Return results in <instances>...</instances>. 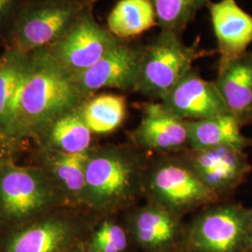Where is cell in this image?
Masks as SVG:
<instances>
[{
    "label": "cell",
    "mask_w": 252,
    "mask_h": 252,
    "mask_svg": "<svg viewBox=\"0 0 252 252\" xmlns=\"http://www.w3.org/2000/svg\"><path fill=\"white\" fill-rule=\"evenodd\" d=\"M143 158L126 147L90 150L82 205L103 214L131 207L144 194Z\"/></svg>",
    "instance_id": "6da1fadb"
},
{
    "label": "cell",
    "mask_w": 252,
    "mask_h": 252,
    "mask_svg": "<svg viewBox=\"0 0 252 252\" xmlns=\"http://www.w3.org/2000/svg\"><path fill=\"white\" fill-rule=\"evenodd\" d=\"M175 252V251H167V252Z\"/></svg>",
    "instance_id": "f1b7e54d"
},
{
    "label": "cell",
    "mask_w": 252,
    "mask_h": 252,
    "mask_svg": "<svg viewBox=\"0 0 252 252\" xmlns=\"http://www.w3.org/2000/svg\"><path fill=\"white\" fill-rule=\"evenodd\" d=\"M130 239L126 227L108 218L93 231L85 245L88 252H126Z\"/></svg>",
    "instance_id": "603a6c76"
},
{
    "label": "cell",
    "mask_w": 252,
    "mask_h": 252,
    "mask_svg": "<svg viewBox=\"0 0 252 252\" xmlns=\"http://www.w3.org/2000/svg\"><path fill=\"white\" fill-rule=\"evenodd\" d=\"M250 251L252 252V208H251V218H250Z\"/></svg>",
    "instance_id": "83f0119b"
},
{
    "label": "cell",
    "mask_w": 252,
    "mask_h": 252,
    "mask_svg": "<svg viewBox=\"0 0 252 252\" xmlns=\"http://www.w3.org/2000/svg\"><path fill=\"white\" fill-rule=\"evenodd\" d=\"M182 160L219 200L233 193L252 171L244 151L230 147L190 150Z\"/></svg>",
    "instance_id": "30bf717a"
},
{
    "label": "cell",
    "mask_w": 252,
    "mask_h": 252,
    "mask_svg": "<svg viewBox=\"0 0 252 252\" xmlns=\"http://www.w3.org/2000/svg\"><path fill=\"white\" fill-rule=\"evenodd\" d=\"M77 220L61 214H48L24 225L4 230L0 252H64L82 242Z\"/></svg>",
    "instance_id": "ba28073f"
},
{
    "label": "cell",
    "mask_w": 252,
    "mask_h": 252,
    "mask_svg": "<svg viewBox=\"0 0 252 252\" xmlns=\"http://www.w3.org/2000/svg\"><path fill=\"white\" fill-rule=\"evenodd\" d=\"M211 54L198 44L186 45L180 34L160 30L144 44L134 91L160 102L193 68L196 60Z\"/></svg>",
    "instance_id": "277c9868"
},
{
    "label": "cell",
    "mask_w": 252,
    "mask_h": 252,
    "mask_svg": "<svg viewBox=\"0 0 252 252\" xmlns=\"http://www.w3.org/2000/svg\"><path fill=\"white\" fill-rule=\"evenodd\" d=\"M220 55L218 68L249 53L252 44V15L236 0L210 1L207 7Z\"/></svg>",
    "instance_id": "8fae6325"
},
{
    "label": "cell",
    "mask_w": 252,
    "mask_h": 252,
    "mask_svg": "<svg viewBox=\"0 0 252 252\" xmlns=\"http://www.w3.org/2000/svg\"><path fill=\"white\" fill-rule=\"evenodd\" d=\"M7 139H4L2 137H0V166L2 165V163L4 162H6L7 160L5 159V156H6V143Z\"/></svg>",
    "instance_id": "d4e9b609"
},
{
    "label": "cell",
    "mask_w": 252,
    "mask_h": 252,
    "mask_svg": "<svg viewBox=\"0 0 252 252\" xmlns=\"http://www.w3.org/2000/svg\"><path fill=\"white\" fill-rule=\"evenodd\" d=\"M46 171L63 192L67 203L82 204L89 153H64L48 150Z\"/></svg>",
    "instance_id": "ac0fdd59"
},
{
    "label": "cell",
    "mask_w": 252,
    "mask_h": 252,
    "mask_svg": "<svg viewBox=\"0 0 252 252\" xmlns=\"http://www.w3.org/2000/svg\"><path fill=\"white\" fill-rule=\"evenodd\" d=\"M160 102L173 114L187 122L229 113L215 82L205 80L193 68Z\"/></svg>",
    "instance_id": "4fadbf2b"
},
{
    "label": "cell",
    "mask_w": 252,
    "mask_h": 252,
    "mask_svg": "<svg viewBox=\"0 0 252 252\" xmlns=\"http://www.w3.org/2000/svg\"><path fill=\"white\" fill-rule=\"evenodd\" d=\"M83 98L57 66L27 72L14 102L7 137L41 135L57 118L79 108Z\"/></svg>",
    "instance_id": "7a4b0ae2"
},
{
    "label": "cell",
    "mask_w": 252,
    "mask_h": 252,
    "mask_svg": "<svg viewBox=\"0 0 252 252\" xmlns=\"http://www.w3.org/2000/svg\"><path fill=\"white\" fill-rule=\"evenodd\" d=\"M143 48L144 44L122 40L98 62L71 81L84 97L106 88L134 91Z\"/></svg>",
    "instance_id": "9c48e42d"
},
{
    "label": "cell",
    "mask_w": 252,
    "mask_h": 252,
    "mask_svg": "<svg viewBox=\"0 0 252 252\" xmlns=\"http://www.w3.org/2000/svg\"><path fill=\"white\" fill-rule=\"evenodd\" d=\"M27 71L13 66L0 67V137L8 139L7 131L14 102Z\"/></svg>",
    "instance_id": "cb8c5ba5"
},
{
    "label": "cell",
    "mask_w": 252,
    "mask_h": 252,
    "mask_svg": "<svg viewBox=\"0 0 252 252\" xmlns=\"http://www.w3.org/2000/svg\"><path fill=\"white\" fill-rule=\"evenodd\" d=\"M67 203L49 173L6 161L0 166V228L8 230L50 214Z\"/></svg>",
    "instance_id": "3957f363"
},
{
    "label": "cell",
    "mask_w": 252,
    "mask_h": 252,
    "mask_svg": "<svg viewBox=\"0 0 252 252\" xmlns=\"http://www.w3.org/2000/svg\"><path fill=\"white\" fill-rule=\"evenodd\" d=\"M80 107L57 118L48 127L45 134L48 150L64 153L90 151L93 133L81 116Z\"/></svg>",
    "instance_id": "ffe728a7"
},
{
    "label": "cell",
    "mask_w": 252,
    "mask_h": 252,
    "mask_svg": "<svg viewBox=\"0 0 252 252\" xmlns=\"http://www.w3.org/2000/svg\"><path fill=\"white\" fill-rule=\"evenodd\" d=\"M131 137L138 147L154 152L174 151L189 146L187 122L173 114L159 101L142 105L140 122Z\"/></svg>",
    "instance_id": "5bb4252c"
},
{
    "label": "cell",
    "mask_w": 252,
    "mask_h": 252,
    "mask_svg": "<svg viewBox=\"0 0 252 252\" xmlns=\"http://www.w3.org/2000/svg\"><path fill=\"white\" fill-rule=\"evenodd\" d=\"M251 252V251H250V252Z\"/></svg>",
    "instance_id": "f546056e"
},
{
    "label": "cell",
    "mask_w": 252,
    "mask_h": 252,
    "mask_svg": "<svg viewBox=\"0 0 252 252\" xmlns=\"http://www.w3.org/2000/svg\"><path fill=\"white\" fill-rule=\"evenodd\" d=\"M108 30L117 38L128 40L157 27L151 0H119L108 14Z\"/></svg>",
    "instance_id": "d6986e66"
},
{
    "label": "cell",
    "mask_w": 252,
    "mask_h": 252,
    "mask_svg": "<svg viewBox=\"0 0 252 252\" xmlns=\"http://www.w3.org/2000/svg\"><path fill=\"white\" fill-rule=\"evenodd\" d=\"M80 110L92 133L108 134L124 124L127 114V103L123 95L102 94L84 101Z\"/></svg>",
    "instance_id": "44dd1931"
},
{
    "label": "cell",
    "mask_w": 252,
    "mask_h": 252,
    "mask_svg": "<svg viewBox=\"0 0 252 252\" xmlns=\"http://www.w3.org/2000/svg\"></svg>",
    "instance_id": "4dcf8cb0"
},
{
    "label": "cell",
    "mask_w": 252,
    "mask_h": 252,
    "mask_svg": "<svg viewBox=\"0 0 252 252\" xmlns=\"http://www.w3.org/2000/svg\"><path fill=\"white\" fill-rule=\"evenodd\" d=\"M157 27L161 31L180 34L211 0H151Z\"/></svg>",
    "instance_id": "7402d4cb"
},
{
    "label": "cell",
    "mask_w": 252,
    "mask_h": 252,
    "mask_svg": "<svg viewBox=\"0 0 252 252\" xmlns=\"http://www.w3.org/2000/svg\"><path fill=\"white\" fill-rule=\"evenodd\" d=\"M187 126L189 147L192 151L219 147H230L244 151L252 145V139L242 133L241 123L230 113L187 122Z\"/></svg>",
    "instance_id": "2e32d148"
},
{
    "label": "cell",
    "mask_w": 252,
    "mask_h": 252,
    "mask_svg": "<svg viewBox=\"0 0 252 252\" xmlns=\"http://www.w3.org/2000/svg\"><path fill=\"white\" fill-rule=\"evenodd\" d=\"M88 252L87 249H86V245H85V241L80 242L75 246H73L72 248H70L69 250H67L66 252Z\"/></svg>",
    "instance_id": "484cf974"
},
{
    "label": "cell",
    "mask_w": 252,
    "mask_h": 252,
    "mask_svg": "<svg viewBox=\"0 0 252 252\" xmlns=\"http://www.w3.org/2000/svg\"><path fill=\"white\" fill-rule=\"evenodd\" d=\"M10 0H0V18L5 12V10L9 7Z\"/></svg>",
    "instance_id": "4316f807"
},
{
    "label": "cell",
    "mask_w": 252,
    "mask_h": 252,
    "mask_svg": "<svg viewBox=\"0 0 252 252\" xmlns=\"http://www.w3.org/2000/svg\"><path fill=\"white\" fill-rule=\"evenodd\" d=\"M214 82L227 111L242 126L252 123V52L218 68Z\"/></svg>",
    "instance_id": "9a60e30c"
},
{
    "label": "cell",
    "mask_w": 252,
    "mask_h": 252,
    "mask_svg": "<svg viewBox=\"0 0 252 252\" xmlns=\"http://www.w3.org/2000/svg\"><path fill=\"white\" fill-rule=\"evenodd\" d=\"M82 12V6L69 4L36 10L26 19L20 29L21 45L27 50L44 46L64 33Z\"/></svg>",
    "instance_id": "e0dca14e"
},
{
    "label": "cell",
    "mask_w": 252,
    "mask_h": 252,
    "mask_svg": "<svg viewBox=\"0 0 252 252\" xmlns=\"http://www.w3.org/2000/svg\"><path fill=\"white\" fill-rule=\"evenodd\" d=\"M126 229L130 238L148 252L174 251L184 235L181 217L151 202L131 214Z\"/></svg>",
    "instance_id": "7c38bea8"
},
{
    "label": "cell",
    "mask_w": 252,
    "mask_h": 252,
    "mask_svg": "<svg viewBox=\"0 0 252 252\" xmlns=\"http://www.w3.org/2000/svg\"><path fill=\"white\" fill-rule=\"evenodd\" d=\"M251 208L238 203L213 204L184 230L186 252H250Z\"/></svg>",
    "instance_id": "5b68a950"
},
{
    "label": "cell",
    "mask_w": 252,
    "mask_h": 252,
    "mask_svg": "<svg viewBox=\"0 0 252 252\" xmlns=\"http://www.w3.org/2000/svg\"><path fill=\"white\" fill-rule=\"evenodd\" d=\"M144 194L180 217L220 201L182 159L162 160L148 168Z\"/></svg>",
    "instance_id": "8992f818"
},
{
    "label": "cell",
    "mask_w": 252,
    "mask_h": 252,
    "mask_svg": "<svg viewBox=\"0 0 252 252\" xmlns=\"http://www.w3.org/2000/svg\"><path fill=\"white\" fill-rule=\"evenodd\" d=\"M121 41L108 28L98 25L90 11H82L63 33L57 48V67L73 79L98 62Z\"/></svg>",
    "instance_id": "52a82bcc"
}]
</instances>
